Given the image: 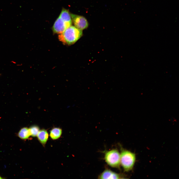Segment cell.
Returning <instances> with one entry per match:
<instances>
[{"instance_id": "6", "label": "cell", "mask_w": 179, "mask_h": 179, "mask_svg": "<svg viewBox=\"0 0 179 179\" xmlns=\"http://www.w3.org/2000/svg\"><path fill=\"white\" fill-rule=\"evenodd\" d=\"M123 175L111 170L105 169L98 176L99 179H121L124 178Z\"/></svg>"}, {"instance_id": "8", "label": "cell", "mask_w": 179, "mask_h": 179, "mask_svg": "<svg viewBox=\"0 0 179 179\" xmlns=\"http://www.w3.org/2000/svg\"><path fill=\"white\" fill-rule=\"evenodd\" d=\"M59 17L65 22L72 23L71 13L69 10L63 8Z\"/></svg>"}, {"instance_id": "2", "label": "cell", "mask_w": 179, "mask_h": 179, "mask_svg": "<svg viewBox=\"0 0 179 179\" xmlns=\"http://www.w3.org/2000/svg\"><path fill=\"white\" fill-rule=\"evenodd\" d=\"M120 156V164L124 171L128 172L132 170L135 161V154L129 151L121 149Z\"/></svg>"}, {"instance_id": "5", "label": "cell", "mask_w": 179, "mask_h": 179, "mask_svg": "<svg viewBox=\"0 0 179 179\" xmlns=\"http://www.w3.org/2000/svg\"><path fill=\"white\" fill-rule=\"evenodd\" d=\"M71 15L72 21L76 28L82 30L88 27V22L84 17L71 13Z\"/></svg>"}, {"instance_id": "12", "label": "cell", "mask_w": 179, "mask_h": 179, "mask_svg": "<svg viewBox=\"0 0 179 179\" xmlns=\"http://www.w3.org/2000/svg\"><path fill=\"white\" fill-rule=\"evenodd\" d=\"M3 179L2 178H1L0 176V179Z\"/></svg>"}, {"instance_id": "7", "label": "cell", "mask_w": 179, "mask_h": 179, "mask_svg": "<svg viewBox=\"0 0 179 179\" xmlns=\"http://www.w3.org/2000/svg\"><path fill=\"white\" fill-rule=\"evenodd\" d=\"M38 140L43 145H45L48 140V135L47 131L44 129L39 131L37 135Z\"/></svg>"}, {"instance_id": "3", "label": "cell", "mask_w": 179, "mask_h": 179, "mask_svg": "<svg viewBox=\"0 0 179 179\" xmlns=\"http://www.w3.org/2000/svg\"><path fill=\"white\" fill-rule=\"evenodd\" d=\"M104 153V159L107 164L112 167L119 168L120 156L118 151L114 149L106 151Z\"/></svg>"}, {"instance_id": "4", "label": "cell", "mask_w": 179, "mask_h": 179, "mask_svg": "<svg viewBox=\"0 0 179 179\" xmlns=\"http://www.w3.org/2000/svg\"><path fill=\"white\" fill-rule=\"evenodd\" d=\"M72 24L71 23L65 22L58 17L52 27V31L54 33L60 34Z\"/></svg>"}, {"instance_id": "10", "label": "cell", "mask_w": 179, "mask_h": 179, "mask_svg": "<svg viewBox=\"0 0 179 179\" xmlns=\"http://www.w3.org/2000/svg\"><path fill=\"white\" fill-rule=\"evenodd\" d=\"M62 133L61 129L58 128H54L50 131V136L53 139H56L60 137Z\"/></svg>"}, {"instance_id": "9", "label": "cell", "mask_w": 179, "mask_h": 179, "mask_svg": "<svg viewBox=\"0 0 179 179\" xmlns=\"http://www.w3.org/2000/svg\"><path fill=\"white\" fill-rule=\"evenodd\" d=\"M31 135L29 129L27 127H24L21 129L18 133V136L23 139H28Z\"/></svg>"}, {"instance_id": "11", "label": "cell", "mask_w": 179, "mask_h": 179, "mask_svg": "<svg viewBox=\"0 0 179 179\" xmlns=\"http://www.w3.org/2000/svg\"><path fill=\"white\" fill-rule=\"evenodd\" d=\"M29 129L31 135L34 137L37 136L40 131L39 127L36 125L32 126Z\"/></svg>"}, {"instance_id": "1", "label": "cell", "mask_w": 179, "mask_h": 179, "mask_svg": "<svg viewBox=\"0 0 179 179\" xmlns=\"http://www.w3.org/2000/svg\"><path fill=\"white\" fill-rule=\"evenodd\" d=\"M82 30L71 25L58 36L59 40L63 44L68 45L75 43L81 37Z\"/></svg>"}, {"instance_id": "13", "label": "cell", "mask_w": 179, "mask_h": 179, "mask_svg": "<svg viewBox=\"0 0 179 179\" xmlns=\"http://www.w3.org/2000/svg\"><path fill=\"white\" fill-rule=\"evenodd\" d=\"M1 75V74H0V76Z\"/></svg>"}]
</instances>
